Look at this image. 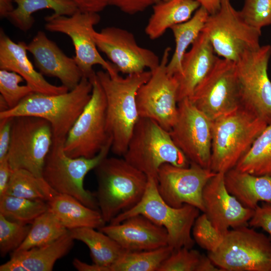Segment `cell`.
<instances>
[{"instance_id":"1","label":"cell","mask_w":271,"mask_h":271,"mask_svg":"<svg viewBox=\"0 0 271 271\" xmlns=\"http://www.w3.org/2000/svg\"><path fill=\"white\" fill-rule=\"evenodd\" d=\"M106 97V128L112 139L111 151L118 156L125 154L134 127L140 118L136 95L151 76V71L111 76L107 71L96 72Z\"/></svg>"},{"instance_id":"2","label":"cell","mask_w":271,"mask_h":271,"mask_svg":"<svg viewBox=\"0 0 271 271\" xmlns=\"http://www.w3.org/2000/svg\"><path fill=\"white\" fill-rule=\"evenodd\" d=\"M95 195L105 223L136 206L143 197L148 177L123 158L106 157L95 168Z\"/></svg>"},{"instance_id":"3","label":"cell","mask_w":271,"mask_h":271,"mask_svg":"<svg viewBox=\"0 0 271 271\" xmlns=\"http://www.w3.org/2000/svg\"><path fill=\"white\" fill-rule=\"evenodd\" d=\"M91 81L83 77L77 86L60 94L33 92L16 106L0 112V118L31 116L47 120L53 139L65 140L73 124L91 99Z\"/></svg>"},{"instance_id":"4","label":"cell","mask_w":271,"mask_h":271,"mask_svg":"<svg viewBox=\"0 0 271 271\" xmlns=\"http://www.w3.org/2000/svg\"><path fill=\"white\" fill-rule=\"evenodd\" d=\"M267 124L241 105L212 121L210 169L225 173L235 168Z\"/></svg>"},{"instance_id":"5","label":"cell","mask_w":271,"mask_h":271,"mask_svg":"<svg viewBox=\"0 0 271 271\" xmlns=\"http://www.w3.org/2000/svg\"><path fill=\"white\" fill-rule=\"evenodd\" d=\"M129 164L157 180L163 164L187 167L190 162L174 143L169 131L155 121L140 117L123 156Z\"/></svg>"},{"instance_id":"6","label":"cell","mask_w":271,"mask_h":271,"mask_svg":"<svg viewBox=\"0 0 271 271\" xmlns=\"http://www.w3.org/2000/svg\"><path fill=\"white\" fill-rule=\"evenodd\" d=\"M148 179L146 192L140 201L116 216L110 223H119L132 216L142 215L166 229L168 245L174 250L183 247L192 248L195 243L191 235L192 227L200 210L187 204L179 208L168 204L159 193L157 180Z\"/></svg>"},{"instance_id":"7","label":"cell","mask_w":271,"mask_h":271,"mask_svg":"<svg viewBox=\"0 0 271 271\" xmlns=\"http://www.w3.org/2000/svg\"><path fill=\"white\" fill-rule=\"evenodd\" d=\"M65 141L53 139L45 162L42 177L57 193L72 196L88 207L97 209L96 196L84 188V179L90 170L107 157L112 140L92 158L67 156L64 150Z\"/></svg>"},{"instance_id":"8","label":"cell","mask_w":271,"mask_h":271,"mask_svg":"<svg viewBox=\"0 0 271 271\" xmlns=\"http://www.w3.org/2000/svg\"><path fill=\"white\" fill-rule=\"evenodd\" d=\"M208 256L221 271H271V240L248 226L232 228Z\"/></svg>"},{"instance_id":"9","label":"cell","mask_w":271,"mask_h":271,"mask_svg":"<svg viewBox=\"0 0 271 271\" xmlns=\"http://www.w3.org/2000/svg\"><path fill=\"white\" fill-rule=\"evenodd\" d=\"M202 32L217 56L234 62L246 52L260 46L261 30L247 24L230 0H221L218 11L209 15Z\"/></svg>"},{"instance_id":"10","label":"cell","mask_w":271,"mask_h":271,"mask_svg":"<svg viewBox=\"0 0 271 271\" xmlns=\"http://www.w3.org/2000/svg\"><path fill=\"white\" fill-rule=\"evenodd\" d=\"M45 20L46 30L65 34L71 39L75 49L74 58L83 77L91 78L96 73L93 67L96 65L111 76L118 74L115 65L100 55L95 41L94 27L100 20L98 13L78 10L71 16L53 14Z\"/></svg>"},{"instance_id":"11","label":"cell","mask_w":271,"mask_h":271,"mask_svg":"<svg viewBox=\"0 0 271 271\" xmlns=\"http://www.w3.org/2000/svg\"><path fill=\"white\" fill-rule=\"evenodd\" d=\"M53 142L52 128L47 120L31 116L13 117L8 154L12 170L24 169L43 178L45 162Z\"/></svg>"},{"instance_id":"12","label":"cell","mask_w":271,"mask_h":271,"mask_svg":"<svg viewBox=\"0 0 271 271\" xmlns=\"http://www.w3.org/2000/svg\"><path fill=\"white\" fill-rule=\"evenodd\" d=\"M92 84L90 100L70 129L64 150L72 158H92L110 141L106 128V100L95 74L89 79Z\"/></svg>"},{"instance_id":"13","label":"cell","mask_w":271,"mask_h":271,"mask_svg":"<svg viewBox=\"0 0 271 271\" xmlns=\"http://www.w3.org/2000/svg\"><path fill=\"white\" fill-rule=\"evenodd\" d=\"M171 49L166 48L159 65L151 71L149 79L138 89L136 95L140 117L151 119L170 131L178 116L179 82L167 70Z\"/></svg>"},{"instance_id":"14","label":"cell","mask_w":271,"mask_h":271,"mask_svg":"<svg viewBox=\"0 0 271 271\" xmlns=\"http://www.w3.org/2000/svg\"><path fill=\"white\" fill-rule=\"evenodd\" d=\"M271 46L244 53L235 62L240 105L269 124L271 122V81L268 67Z\"/></svg>"},{"instance_id":"15","label":"cell","mask_w":271,"mask_h":271,"mask_svg":"<svg viewBox=\"0 0 271 271\" xmlns=\"http://www.w3.org/2000/svg\"><path fill=\"white\" fill-rule=\"evenodd\" d=\"M188 98L211 121L237 108L240 101L235 62L218 57Z\"/></svg>"},{"instance_id":"16","label":"cell","mask_w":271,"mask_h":271,"mask_svg":"<svg viewBox=\"0 0 271 271\" xmlns=\"http://www.w3.org/2000/svg\"><path fill=\"white\" fill-rule=\"evenodd\" d=\"M178 111L169 131L174 143L190 162L210 169L212 121L188 98L178 102Z\"/></svg>"},{"instance_id":"17","label":"cell","mask_w":271,"mask_h":271,"mask_svg":"<svg viewBox=\"0 0 271 271\" xmlns=\"http://www.w3.org/2000/svg\"><path fill=\"white\" fill-rule=\"evenodd\" d=\"M216 173L192 162L187 167L164 164L158 173V190L164 200L172 207L179 208L187 204L203 212V190Z\"/></svg>"},{"instance_id":"18","label":"cell","mask_w":271,"mask_h":271,"mask_svg":"<svg viewBox=\"0 0 271 271\" xmlns=\"http://www.w3.org/2000/svg\"><path fill=\"white\" fill-rule=\"evenodd\" d=\"M97 47L118 69L130 74L155 69L160 64L158 56L152 50L140 46L129 31L116 27H107L95 31Z\"/></svg>"},{"instance_id":"19","label":"cell","mask_w":271,"mask_h":271,"mask_svg":"<svg viewBox=\"0 0 271 271\" xmlns=\"http://www.w3.org/2000/svg\"><path fill=\"white\" fill-rule=\"evenodd\" d=\"M204 213L213 226L224 234L230 228L248 226L254 210L243 206L227 190L224 173H217L202 193Z\"/></svg>"},{"instance_id":"20","label":"cell","mask_w":271,"mask_h":271,"mask_svg":"<svg viewBox=\"0 0 271 271\" xmlns=\"http://www.w3.org/2000/svg\"><path fill=\"white\" fill-rule=\"evenodd\" d=\"M27 48L43 76L58 78L69 90L79 84L83 76L74 57L67 56L43 31H38Z\"/></svg>"},{"instance_id":"21","label":"cell","mask_w":271,"mask_h":271,"mask_svg":"<svg viewBox=\"0 0 271 271\" xmlns=\"http://www.w3.org/2000/svg\"><path fill=\"white\" fill-rule=\"evenodd\" d=\"M99 230L128 251L152 250L168 245L166 229L140 214L119 223L105 225Z\"/></svg>"},{"instance_id":"22","label":"cell","mask_w":271,"mask_h":271,"mask_svg":"<svg viewBox=\"0 0 271 271\" xmlns=\"http://www.w3.org/2000/svg\"><path fill=\"white\" fill-rule=\"evenodd\" d=\"M27 44L23 41H13L0 31V69L15 72L21 75L34 92L60 94L69 91L63 85L56 86L47 81L37 71L27 55Z\"/></svg>"},{"instance_id":"23","label":"cell","mask_w":271,"mask_h":271,"mask_svg":"<svg viewBox=\"0 0 271 271\" xmlns=\"http://www.w3.org/2000/svg\"><path fill=\"white\" fill-rule=\"evenodd\" d=\"M218 57L207 36L202 32L183 57L181 73L175 75L179 82L178 102L192 95L211 70Z\"/></svg>"},{"instance_id":"24","label":"cell","mask_w":271,"mask_h":271,"mask_svg":"<svg viewBox=\"0 0 271 271\" xmlns=\"http://www.w3.org/2000/svg\"><path fill=\"white\" fill-rule=\"evenodd\" d=\"M74 239L68 233L47 245L14 251L1 271H51L55 262L69 252Z\"/></svg>"},{"instance_id":"25","label":"cell","mask_w":271,"mask_h":271,"mask_svg":"<svg viewBox=\"0 0 271 271\" xmlns=\"http://www.w3.org/2000/svg\"><path fill=\"white\" fill-rule=\"evenodd\" d=\"M228 191L244 207L254 210L259 202L271 203V175L257 176L233 168L224 173Z\"/></svg>"},{"instance_id":"26","label":"cell","mask_w":271,"mask_h":271,"mask_svg":"<svg viewBox=\"0 0 271 271\" xmlns=\"http://www.w3.org/2000/svg\"><path fill=\"white\" fill-rule=\"evenodd\" d=\"M48 204L49 209L68 230L81 227L99 229L105 225L99 210L88 207L72 196L57 194Z\"/></svg>"},{"instance_id":"27","label":"cell","mask_w":271,"mask_h":271,"mask_svg":"<svg viewBox=\"0 0 271 271\" xmlns=\"http://www.w3.org/2000/svg\"><path fill=\"white\" fill-rule=\"evenodd\" d=\"M200 7L195 0L160 1L153 6L145 33L151 40L157 39L167 29L189 20Z\"/></svg>"},{"instance_id":"28","label":"cell","mask_w":271,"mask_h":271,"mask_svg":"<svg viewBox=\"0 0 271 271\" xmlns=\"http://www.w3.org/2000/svg\"><path fill=\"white\" fill-rule=\"evenodd\" d=\"M209 14L200 7L188 21L172 27L175 48L167 65V70L172 75L182 72V62L187 48L192 45L202 33Z\"/></svg>"},{"instance_id":"29","label":"cell","mask_w":271,"mask_h":271,"mask_svg":"<svg viewBox=\"0 0 271 271\" xmlns=\"http://www.w3.org/2000/svg\"><path fill=\"white\" fill-rule=\"evenodd\" d=\"M91 227H81L69 230L74 240L81 241L89 248L93 262L110 267L126 251L116 241Z\"/></svg>"},{"instance_id":"30","label":"cell","mask_w":271,"mask_h":271,"mask_svg":"<svg viewBox=\"0 0 271 271\" xmlns=\"http://www.w3.org/2000/svg\"><path fill=\"white\" fill-rule=\"evenodd\" d=\"M16 7L7 18L23 32L30 30L34 23L33 14L37 11L51 9L55 15L71 16L78 9L70 0H15Z\"/></svg>"},{"instance_id":"31","label":"cell","mask_w":271,"mask_h":271,"mask_svg":"<svg viewBox=\"0 0 271 271\" xmlns=\"http://www.w3.org/2000/svg\"><path fill=\"white\" fill-rule=\"evenodd\" d=\"M234 168L257 176L271 175V122L257 137Z\"/></svg>"},{"instance_id":"32","label":"cell","mask_w":271,"mask_h":271,"mask_svg":"<svg viewBox=\"0 0 271 271\" xmlns=\"http://www.w3.org/2000/svg\"><path fill=\"white\" fill-rule=\"evenodd\" d=\"M57 194L43 178L26 170L18 169L13 170L5 195L48 202Z\"/></svg>"},{"instance_id":"33","label":"cell","mask_w":271,"mask_h":271,"mask_svg":"<svg viewBox=\"0 0 271 271\" xmlns=\"http://www.w3.org/2000/svg\"><path fill=\"white\" fill-rule=\"evenodd\" d=\"M68 231L48 208L46 212L35 219L26 239L14 251L49 244Z\"/></svg>"},{"instance_id":"34","label":"cell","mask_w":271,"mask_h":271,"mask_svg":"<svg viewBox=\"0 0 271 271\" xmlns=\"http://www.w3.org/2000/svg\"><path fill=\"white\" fill-rule=\"evenodd\" d=\"M174 251L166 245L157 249L126 251L110 267V271H158Z\"/></svg>"},{"instance_id":"35","label":"cell","mask_w":271,"mask_h":271,"mask_svg":"<svg viewBox=\"0 0 271 271\" xmlns=\"http://www.w3.org/2000/svg\"><path fill=\"white\" fill-rule=\"evenodd\" d=\"M49 208L48 202L4 195L0 197V214L20 223L32 224Z\"/></svg>"},{"instance_id":"36","label":"cell","mask_w":271,"mask_h":271,"mask_svg":"<svg viewBox=\"0 0 271 271\" xmlns=\"http://www.w3.org/2000/svg\"><path fill=\"white\" fill-rule=\"evenodd\" d=\"M31 224L10 220L0 214V253L2 257L15 251L23 242Z\"/></svg>"},{"instance_id":"37","label":"cell","mask_w":271,"mask_h":271,"mask_svg":"<svg viewBox=\"0 0 271 271\" xmlns=\"http://www.w3.org/2000/svg\"><path fill=\"white\" fill-rule=\"evenodd\" d=\"M25 81L18 73L0 69V95L7 102L9 109L16 106L23 99L34 92L27 84L21 85Z\"/></svg>"},{"instance_id":"38","label":"cell","mask_w":271,"mask_h":271,"mask_svg":"<svg viewBox=\"0 0 271 271\" xmlns=\"http://www.w3.org/2000/svg\"><path fill=\"white\" fill-rule=\"evenodd\" d=\"M192 233L195 242L208 252L215 250L223 237V234L215 229L204 213L195 220Z\"/></svg>"},{"instance_id":"39","label":"cell","mask_w":271,"mask_h":271,"mask_svg":"<svg viewBox=\"0 0 271 271\" xmlns=\"http://www.w3.org/2000/svg\"><path fill=\"white\" fill-rule=\"evenodd\" d=\"M203 255L197 250L185 247L174 250L158 271H198Z\"/></svg>"},{"instance_id":"40","label":"cell","mask_w":271,"mask_h":271,"mask_svg":"<svg viewBox=\"0 0 271 271\" xmlns=\"http://www.w3.org/2000/svg\"><path fill=\"white\" fill-rule=\"evenodd\" d=\"M240 15L250 26L261 30L271 25V0H244Z\"/></svg>"},{"instance_id":"41","label":"cell","mask_w":271,"mask_h":271,"mask_svg":"<svg viewBox=\"0 0 271 271\" xmlns=\"http://www.w3.org/2000/svg\"><path fill=\"white\" fill-rule=\"evenodd\" d=\"M251 227L261 228L269 235L271 240V203H265L258 205L248 222Z\"/></svg>"},{"instance_id":"42","label":"cell","mask_w":271,"mask_h":271,"mask_svg":"<svg viewBox=\"0 0 271 271\" xmlns=\"http://www.w3.org/2000/svg\"><path fill=\"white\" fill-rule=\"evenodd\" d=\"M160 0H108L109 5L113 6L122 12L134 15L143 12Z\"/></svg>"},{"instance_id":"43","label":"cell","mask_w":271,"mask_h":271,"mask_svg":"<svg viewBox=\"0 0 271 271\" xmlns=\"http://www.w3.org/2000/svg\"><path fill=\"white\" fill-rule=\"evenodd\" d=\"M13 117L0 118V161L8 157Z\"/></svg>"},{"instance_id":"44","label":"cell","mask_w":271,"mask_h":271,"mask_svg":"<svg viewBox=\"0 0 271 271\" xmlns=\"http://www.w3.org/2000/svg\"><path fill=\"white\" fill-rule=\"evenodd\" d=\"M77 7L78 10L83 12L98 13L102 11L108 5V0H70Z\"/></svg>"},{"instance_id":"45","label":"cell","mask_w":271,"mask_h":271,"mask_svg":"<svg viewBox=\"0 0 271 271\" xmlns=\"http://www.w3.org/2000/svg\"><path fill=\"white\" fill-rule=\"evenodd\" d=\"M12 171L8 157L0 161V197L6 193Z\"/></svg>"},{"instance_id":"46","label":"cell","mask_w":271,"mask_h":271,"mask_svg":"<svg viewBox=\"0 0 271 271\" xmlns=\"http://www.w3.org/2000/svg\"><path fill=\"white\" fill-rule=\"evenodd\" d=\"M73 265L79 271H110L108 267L101 266L94 263L90 264L76 258L73 259Z\"/></svg>"},{"instance_id":"47","label":"cell","mask_w":271,"mask_h":271,"mask_svg":"<svg viewBox=\"0 0 271 271\" xmlns=\"http://www.w3.org/2000/svg\"><path fill=\"white\" fill-rule=\"evenodd\" d=\"M204 8L209 15L213 14L218 11L220 7L221 0H195Z\"/></svg>"},{"instance_id":"48","label":"cell","mask_w":271,"mask_h":271,"mask_svg":"<svg viewBox=\"0 0 271 271\" xmlns=\"http://www.w3.org/2000/svg\"><path fill=\"white\" fill-rule=\"evenodd\" d=\"M15 0H0V18H8L9 15L14 10L13 3Z\"/></svg>"},{"instance_id":"49","label":"cell","mask_w":271,"mask_h":271,"mask_svg":"<svg viewBox=\"0 0 271 271\" xmlns=\"http://www.w3.org/2000/svg\"><path fill=\"white\" fill-rule=\"evenodd\" d=\"M9 109V107L2 96L0 95V112H3Z\"/></svg>"},{"instance_id":"50","label":"cell","mask_w":271,"mask_h":271,"mask_svg":"<svg viewBox=\"0 0 271 271\" xmlns=\"http://www.w3.org/2000/svg\"><path fill=\"white\" fill-rule=\"evenodd\" d=\"M167 1V0H160V1Z\"/></svg>"}]
</instances>
